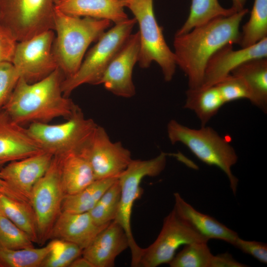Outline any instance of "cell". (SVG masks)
<instances>
[{
	"instance_id": "ba28073f",
	"label": "cell",
	"mask_w": 267,
	"mask_h": 267,
	"mask_svg": "<svg viewBox=\"0 0 267 267\" xmlns=\"http://www.w3.org/2000/svg\"><path fill=\"white\" fill-rule=\"evenodd\" d=\"M66 121L59 124L35 123L27 130L43 150L53 156L80 153L87 144L97 125L85 118L78 107Z\"/></svg>"
},
{
	"instance_id": "60d3db41",
	"label": "cell",
	"mask_w": 267,
	"mask_h": 267,
	"mask_svg": "<svg viewBox=\"0 0 267 267\" xmlns=\"http://www.w3.org/2000/svg\"><path fill=\"white\" fill-rule=\"evenodd\" d=\"M231 7L236 12L240 11L245 8L244 6L247 0H231Z\"/></svg>"
},
{
	"instance_id": "9c48e42d",
	"label": "cell",
	"mask_w": 267,
	"mask_h": 267,
	"mask_svg": "<svg viewBox=\"0 0 267 267\" xmlns=\"http://www.w3.org/2000/svg\"><path fill=\"white\" fill-rule=\"evenodd\" d=\"M57 0H0V24L18 41L54 30Z\"/></svg>"
},
{
	"instance_id": "8fae6325",
	"label": "cell",
	"mask_w": 267,
	"mask_h": 267,
	"mask_svg": "<svg viewBox=\"0 0 267 267\" xmlns=\"http://www.w3.org/2000/svg\"><path fill=\"white\" fill-rule=\"evenodd\" d=\"M208 241L181 219L173 209L165 218L156 239L143 249L138 267H156L169 264L180 246Z\"/></svg>"
},
{
	"instance_id": "cb8c5ba5",
	"label": "cell",
	"mask_w": 267,
	"mask_h": 267,
	"mask_svg": "<svg viewBox=\"0 0 267 267\" xmlns=\"http://www.w3.org/2000/svg\"><path fill=\"white\" fill-rule=\"evenodd\" d=\"M186 96L184 108L195 113L202 126H206L225 104L216 85L207 88H189L186 92Z\"/></svg>"
},
{
	"instance_id": "603a6c76",
	"label": "cell",
	"mask_w": 267,
	"mask_h": 267,
	"mask_svg": "<svg viewBox=\"0 0 267 267\" xmlns=\"http://www.w3.org/2000/svg\"><path fill=\"white\" fill-rule=\"evenodd\" d=\"M231 74L241 78L250 93L249 100L264 113L267 111V57L248 60Z\"/></svg>"
},
{
	"instance_id": "6da1fadb",
	"label": "cell",
	"mask_w": 267,
	"mask_h": 267,
	"mask_svg": "<svg viewBox=\"0 0 267 267\" xmlns=\"http://www.w3.org/2000/svg\"><path fill=\"white\" fill-rule=\"evenodd\" d=\"M248 12L245 8L175 36L176 63L187 76L189 89L201 87L206 64L215 52L226 44H239L240 23Z\"/></svg>"
},
{
	"instance_id": "44dd1931",
	"label": "cell",
	"mask_w": 267,
	"mask_h": 267,
	"mask_svg": "<svg viewBox=\"0 0 267 267\" xmlns=\"http://www.w3.org/2000/svg\"><path fill=\"white\" fill-rule=\"evenodd\" d=\"M120 0H57L54 9L67 15L107 19L115 24L128 18Z\"/></svg>"
},
{
	"instance_id": "74e56055",
	"label": "cell",
	"mask_w": 267,
	"mask_h": 267,
	"mask_svg": "<svg viewBox=\"0 0 267 267\" xmlns=\"http://www.w3.org/2000/svg\"><path fill=\"white\" fill-rule=\"evenodd\" d=\"M246 265L236 261L232 256L228 253L214 255L211 267H246Z\"/></svg>"
},
{
	"instance_id": "7a4b0ae2",
	"label": "cell",
	"mask_w": 267,
	"mask_h": 267,
	"mask_svg": "<svg viewBox=\"0 0 267 267\" xmlns=\"http://www.w3.org/2000/svg\"><path fill=\"white\" fill-rule=\"evenodd\" d=\"M65 78L59 68L34 83H28L20 78L2 109L14 122L22 126L48 123L60 117L67 119L79 106L64 96L61 84Z\"/></svg>"
},
{
	"instance_id": "7c38bea8",
	"label": "cell",
	"mask_w": 267,
	"mask_h": 267,
	"mask_svg": "<svg viewBox=\"0 0 267 267\" xmlns=\"http://www.w3.org/2000/svg\"><path fill=\"white\" fill-rule=\"evenodd\" d=\"M55 36L50 30L18 42L12 64L27 83L40 81L58 68L52 53Z\"/></svg>"
},
{
	"instance_id": "ab89813d",
	"label": "cell",
	"mask_w": 267,
	"mask_h": 267,
	"mask_svg": "<svg viewBox=\"0 0 267 267\" xmlns=\"http://www.w3.org/2000/svg\"><path fill=\"white\" fill-rule=\"evenodd\" d=\"M0 193L12 197L22 199L16 195L8 186L5 182L0 177ZM23 200V199H22Z\"/></svg>"
},
{
	"instance_id": "d6a6232c",
	"label": "cell",
	"mask_w": 267,
	"mask_h": 267,
	"mask_svg": "<svg viewBox=\"0 0 267 267\" xmlns=\"http://www.w3.org/2000/svg\"><path fill=\"white\" fill-rule=\"evenodd\" d=\"M30 237L0 212V247L18 249L34 247Z\"/></svg>"
},
{
	"instance_id": "8d00e7d4",
	"label": "cell",
	"mask_w": 267,
	"mask_h": 267,
	"mask_svg": "<svg viewBox=\"0 0 267 267\" xmlns=\"http://www.w3.org/2000/svg\"><path fill=\"white\" fill-rule=\"evenodd\" d=\"M18 41L0 24V62L12 63Z\"/></svg>"
},
{
	"instance_id": "4316f807",
	"label": "cell",
	"mask_w": 267,
	"mask_h": 267,
	"mask_svg": "<svg viewBox=\"0 0 267 267\" xmlns=\"http://www.w3.org/2000/svg\"><path fill=\"white\" fill-rule=\"evenodd\" d=\"M235 12L231 7H222L218 0H192L187 18L175 35L186 33L215 18L228 16Z\"/></svg>"
},
{
	"instance_id": "836d02e7",
	"label": "cell",
	"mask_w": 267,
	"mask_h": 267,
	"mask_svg": "<svg viewBox=\"0 0 267 267\" xmlns=\"http://www.w3.org/2000/svg\"><path fill=\"white\" fill-rule=\"evenodd\" d=\"M215 85L225 103L241 99H250L249 88L240 77L230 74Z\"/></svg>"
},
{
	"instance_id": "30bf717a",
	"label": "cell",
	"mask_w": 267,
	"mask_h": 267,
	"mask_svg": "<svg viewBox=\"0 0 267 267\" xmlns=\"http://www.w3.org/2000/svg\"><path fill=\"white\" fill-rule=\"evenodd\" d=\"M64 195L58 159L53 156L49 167L35 184L31 194L30 203L37 220L39 244L43 245L50 239L54 224L62 212Z\"/></svg>"
},
{
	"instance_id": "f546056e",
	"label": "cell",
	"mask_w": 267,
	"mask_h": 267,
	"mask_svg": "<svg viewBox=\"0 0 267 267\" xmlns=\"http://www.w3.org/2000/svg\"><path fill=\"white\" fill-rule=\"evenodd\" d=\"M121 191L118 178L89 212L96 224L105 225L115 220L119 208Z\"/></svg>"
},
{
	"instance_id": "484cf974",
	"label": "cell",
	"mask_w": 267,
	"mask_h": 267,
	"mask_svg": "<svg viewBox=\"0 0 267 267\" xmlns=\"http://www.w3.org/2000/svg\"><path fill=\"white\" fill-rule=\"evenodd\" d=\"M118 178L96 179L77 193L64 195L62 212L71 213L89 212Z\"/></svg>"
},
{
	"instance_id": "ac0fdd59",
	"label": "cell",
	"mask_w": 267,
	"mask_h": 267,
	"mask_svg": "<svg viewBox=\"0 0 267 267\" xmlns=\"http://www.w3.org/2000/svg\"><path fill=\"white\" fill-rule=\"evenodd\" d=\"M128 248L129 241L124 229L113 221L83 250L82 255L94 267H112L117 256Z\"/></svg>"
},
{
	"instance_id": "3957f363",
	"label": "cell",
	"mask_w": 267,
	"mask_h": 267,
	"mask_svg": "<svg viewBox=\"0 0 267 267\" xmlns=\"http://www.w3.org/2000/svg\"><path fill=\"white\" fill-rule=\"evenodd\" d=\"M112 25L107 19L67 15L54 9L55 36L52 53L65 78L78 70L85 52Z\"/></svg>"
},
{
	"instance_id": "2e32d148",
	"label": "cell",
	"mask_w": 267,
	"mask_h": 267,
	"mask_svg": "<svg viewBox=\"0 0 267 267\" xmlns=\"http://www.w3.org/2000/svg\"><path fill=\"white\" fill-rule=\"evenodd\" d=\"M267 57V38L256 44L235 50L227 44L215 52L206 64L202 88L214 86L230 74L243 63L253 59Z\"/></svg>"
},
{
	"instance_id": "ffe728a7",
	"label": "cell",
	"mask_w": 267,
	"mask_h": 267,
	"mask_svg": "<svg viewBox=\"0 0 267 267\" xmlns=\"http://www.w3.org/2000/svg\"><path fill=\"white\" fill-rule=\"evenodd\" d=\"M174 209L178 215L205 238L222 240L232 245L239 236L236 232L214 218L196 210L179 193H174Z\"/></svg>"
},
{
	"instance_id": "8992f818",
	"label": "cell",
	"mask_w": 267,
	"mask_h": 267,
	"mask_svg": "<svg viewBox=\"0 0 267 267\" xmlns=\"http://www.w3.org/2000/svg\"><path fill=\"white\" fill-rule=\"evenodd\" d=\"M134 17L115 24L105 32L88 52L77 72L62 81L64 96L69 97L77 88L85 84L98 85L107 67L131 34L136 23Z\"/></svg>"
},
{
	"instance_id": "d4e9b609",
	"label": "cell",
	"mask_w": 267,
	"mask_h": 267,
	"mask_svg": "<svg viewBox=\"0 0 267 267\" xmlns=\"http://www.w3.org/2000/svg\"><path fill=\"white\" fill-rule=\"evenodd\" d=\"M0 212L38 243L37 220L29 202L0 193Z\"/></svg>"
},
{
	"instance_id": "f35d334b",
	"label": "cell",
	"mask_w": 267,
	"mask_h": 267,
	"mask_svg": "<svg viewBox=\"0 0 267 267\" xmlns=\"http://www.w3.org/2000/svg\"><path fill=\"white\" fill-rule=\"evenodd\" d=\"M69 267H94L92 264L82 255L74 260Z\"/></svg>"
},
{
	"instance_id": "f1b7e54d",
	"label": "cell",
	"mask_w": 267,
	"mask_h": 267,
	"mask_svg": "<svg viewBox=\"0 0 267 267\" xmlns=\"http://www.w3.org/2000/svg\"><path fill=\"white\" fill-rule=\"evenodd\" d=\"M50 249L49 242L40 248L10 249L0 247V267H41Z\"/></svg>"
},
{
	"instance_id": "4fadbf2b",
	"label": "cell",
	"mask_w": 267,
	"mask_h": 267,
	"mask_svg": "<svg viewBox=\"0 0 267 267\" xmlns=\"http://www.w3.org/2000/svg\"><path fill=\"white\" fill-rule=\"evenodd\" d=\"M80 153L89 162L95 180L118 178L132 160L130 151L121 142H113L98 125Z\"/></svg>"
},
{
	"instance_id": "b9f144b4",
	"label": "cell",
	"mask_w": 267,
	"mask_h": 267,
	"mask_svg": "<svg viewBox=\"0 0 267 267\" xmlns=\"http://www.w3.org/2000/svg\"></svg>"
},
{
	"instance_id": "d590c367",
	"label": "cell",
	"mask_w": 267,
	"mask_h": 267,
	"mask_svg": "<svg viewBox=\"0 0 267 267\" xmlns=\"http://www.w3.org/2000/svg\"><path fill=\"white\" fill-rule=\"evenodd\" d=\"M232 245L244 253L252 256L260 262L267 264L266 244L259 241L244 240L238 236Z\"/></svg>"
},
{
	"instance_id": "7402d4cb",
	"label": "cell",
	"mask_w": 267,
	"mask_h": 267,
	"mask_svg": "<svg viewBox=\"0 0 267 267\" xmlns=\"http://www.w3.org/2000/svg\"><path fill=\"white\" fill-rule=\"evenodd\" d=\"M56 156L65 195L77 193L95 180L89 162L81 153L72 152Z\"/></svg>"
},
{
	"instance_id": "e0dca14e",
	"label": "cell",
	"mask_w": 267,
	"mask_h": 267,
	"mask_svg": "<svg viewBox=\"0 0 267 267\" xmlns=\"http://www.w3.org/2000/svg\"><path fill=\"white\" fill-rule=\"evenodd\" d=\"M44 151L27 128L0 110V167Z\"/></svg>"
},
{
	"instance_id": "277c9868",
	"label": "cell",
	"mask_w": 267,
	"mask_h": 267,
	"mask_svg": "<svg viewBox=\"0 0 267 267\" xmlns=\"http://www.w3.org/2000/svg\"><path fill=\"white\" fill-rule=\"evenodd\" d=\"M167 133L172 144L179 142L184 144L200 161L221 170L228 179L233 194H236L238 179L231 169L237 163L238 156L225 138L210 127L192 129L174 120L168 123Z\"/></svg>"
},
{
	"instance_id": "5b68a950",
	"label": "cell",
	"mask_w": 267,
	"mask_h": 267,
	"mask_svg": "<svg viewBox=\"0 0 267 267\" xmlns=\"http://www.w3.org/2000/svg\"><path fill=\"white\" fill-rule=\"evenodd\" d=\"M138 22L140 48L138 62L140 67L146 68L153 61L160 67L164 79H173L177 64L175 57L168 46L163 33V28L156 19L153 0H123Z\"/></svg>"
},
{
	"instance_id": "52a82bcc",
	"label": "cell",
	"mask_w": 267,
	"mask_h": 267,
	"mask_svg": "<svg viewBox=\"0 0 267 267\" xmlns=\"http://www.w3.org/2000/svg\"><path fill=\"white\" fill-rule=\"evenodd\" d=\"M167 154L161 152L149 160H133L126 169L119 176L121 197L119 208L114 221L124 229L129 241L131 251V266L138 267L143 249L136 243L131 228V215L134 203L141 195L140 186L145 177H156L161 173L166 165Z\"/></svg>"
},
{
	"instance_id": "83f0119b",
	"label": "cell",
	"mask_w": 267,
	"mask_h": 267,
	"mask_svg": "<svg viewBox=\"0 0 267 267\" xmlns=\"http://www.w3.org/2000/svg\"><path fill=\"white\" fill-rule=\"evenodd\" d=\"M242 29L238 44L241 48L267 38V0H254L249 19Z\"/></svg>"
},
{
	"instance_id": "d6986e66",
	"label": "cell",
	"mask_w": 267,
	"mask_h": 267,
	"mask_svg": "<svg viewBox=\"0 0 267 267\" xmlns=\"http://www.w3.org/2000/svg\"><path fill=\"white\" fill-rule=\"evenodd\" d=\"M108 224L97 225L89 212H61L54 224L50 239H57L71 242L84 250Z\"/></svg>"
},
{
	"instance_id": "1f68e13d",
	"label": "cell",
	"mask_w": 267,
	"mask_h": 267,
	"mask_svg": "<svg viewBox=\"0 0 267 267\" xmlns=\"http://www.w3.org/2000/svg\"><path fill=\"white\" fill-rule=\"evenodd\" d=\"M50 252L41 267H67L82 255L83 250L76 244L57 239H52Z\"/></svg>"
},
{
	"instance_id": "4dcf8cb0",
	"label": "cell",
	"mask_w": 267,
	"mask_h": 267,
	"mask_svg": "<svg viewBox=\"0 0 267 267\" xmlns=\"http://www.w3.org/2000/svg\"><path fill=\"white\" fill-rule=\"evenodd\" d=\"M208 242H194L184 245L169 265L171 267H211L214 255Z\"/></svg>"
},
{
	"instance_id": "e575fe53",
	"label": "cell",
	"mask_w": 267,
	"mask_h": 267,
	"mask_svg": "<svg viewBox=\"0 0 267 267\" xmlns=\"http://www.w3.org/2000/svg\"><path fill=\"white\" fill-rule=\"evenodd\" d=\"M20 78L12 63L0 62V110L9 100Z\"/></svg>"
},
{
	"instance_id": "9a60e30c",
	"label": "cell",
	"mask_w": 267,
	"mask_h": 267,
	"mask_svg": "<svg viewBox=\"0 0 267 267\" xmlns=\"http://www.w3.org/2000/svg\"><path fill=\"white\" fill-rule=\"evenodd\" d=\"M53 157L43 151L9 162L0 170V177L16 195L31 204L32 189L48 170Z\"/></svg>"
},
{
	"instance_id": "5bb4252c",
	"label": "cell",
	"mask_w": 267,
	"mask_h": 267,
	"mask_svg": "<svg viewBox=\"0 0 267 267\" xmlns=\"http://www.w3.org/2000/svg\"><path fill=\"white\" fill-rule=\"evenodd\" d=\"M140 48L139 32L131 34L110 62L98 85L103 84L113 94L125 98L135 93L132 80L134 67L138 62Z\"/></svg>"
}]
</instances>
